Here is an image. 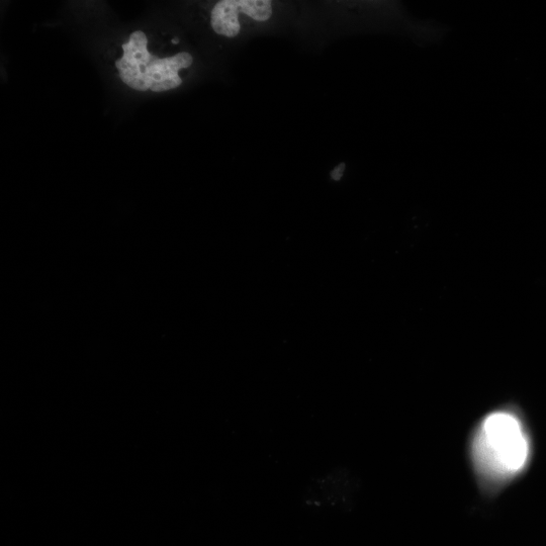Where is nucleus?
<instances>
[{"label": "nucleus", "instance_id": "obj_1", "mask_svg": "<svg viewBox=\"0 0 546 546\" xmlns=\"http://www.w3.org/2000/svg\"><path fill=\"white\" fill-rule=\"evenodd\" d=\"M477 469L490 481L515 477L526 467L530 442L516 413L499 410L481 422L473 442Z\"/></svg>", "mask_w": 546, "mask_h": 546}, {"label": "nucleus", "instance_id": "obj_2", "mask_svg": "<svg viewBox=\"0 0 546 546\" xmlns=\"http://www.w3.org/2000/svg\"><path fill=\"white\" fill-rule=\"evenodd\" d=\"M148 39L142 31L133 33L129 43L123 45L124 56L117 60L121 79L131 88L139 91L151 90L161 93L182 84L178 72L192 66L194 59L188 52L160 59L148 49Z\"/></svg>", "mask_w": 546, "mask_h": 546}, {"label": "nucleus", "instance_id": "obj_3", "mask_svg": "<svg viewBox=\"0 0 546 546\" xmlns=\"http://www.w3.org/2000/svg\"><path fill=\"white\" fill-rule=\"evenodd\" d=\"M272 14L269 0H222L212 11L211 25L218 35L235 38L241 32L242 19L264 23Z\"/></svg>", "mask_w": 546, "mask_h": 546}, {"label": "nucleus", "instance_id": "obj_4", "mask_svg": "<svg viewBox=\"0 0 546 546\" xmlns=\"http://www.w3.org/2000/svg\"><path fill=\"white\" fill-rule=\"evenodd\" d=\"M345 168V163H340L339 165H337L330 173L331 178L335 181H339L344 174Z\"/></svg>", "mask_w": 546, "mask_h": 546}, {"label": "nucleus", "instance_id": "obj_5", "mask_svg": "<svg viewBox=\"0 0 546 546\" xmlns=\"http://www.w3.org/2000/svg\"><path fill=\"white\" fill-rule=\"evenodd\" d=\"M171 42H172L173 44H177V43H178V39H173Z\"/></svg>", "mask_w": 546, "mask_h": 546}]
</instances>
